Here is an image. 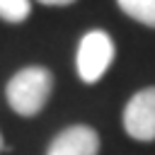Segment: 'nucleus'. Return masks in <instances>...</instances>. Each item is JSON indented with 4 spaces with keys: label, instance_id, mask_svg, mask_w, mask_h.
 Listing matches in <instances>:
<instances>
[{
    "label": "nucleus",
    "instance_id": "nucleus-5",
    "mask_svg": "<svg viewBox=\"0 0 155 155\" xmlns=\"http://www.w3.org/2000/svg\"><path fill=\"white\" fill-rule=\"evenodd\" d=\"M116 2L121 12H126L131 19L155 29V0H116Z\"/></svg>",
    "mask_w": 155,
    "mask_h": 155
},
{
    "label": "nucleus",
    "instance_id": "nucleus-1",
    "mask_svg": "<svg viewBox=\"0 0 155 155\" xmlns=\"http://www.w3.org/2000/svg\"><path fill=\"white\" fill-rule=\"evenodd\" d=\"M51 90H53L51 70L44 65H27L10 78L5 87V97L7 104L19 116H36L48 102Z\"/></svg>",
    "mask_w": 155,
    "mask_h": 155
},
{
    "label": "nucleus",
    "instance_id": "nucleus-7",
    "mask_svg": "<svg viewBox=\"0 0 155 155\" xmlns=\"http://www.w3.org/2000/svg\"><path fill=\"white\" fill-rule=\"evenodd\" d=\"M39 2H44V5H73L75 0H39Z\"/></svg>",
    "mask_w": 155,
    "mask_h": 155
},
{
    "label": "nucleus",
    "instance_id": "nucleus-2",
    "mask_svg": "<svg viewBox=\"0 0 155 155\" xmlns=\"http://www.w3.org/2000/svg\"><path fill=\"white\" fill-rule=\"evenodd\" d=\"M111 61H114V41L107 31L92 29L80 39L75 65H78V75L82 82H87V85L97 82L109 70Z\"/></svg>",
    "mask_w": 155,
    "mask_h": 155
},
{
    "label": "nucleus",
    "instance_id": "nucleus-6",
    "mask_svg": "<svg viewBox=\"0 0 155 155\" xmlns=\"http://www.w3.org/2000/svg\"><path fill=\"white\" fill-rule=\"evenodd\" d=\"M31 15V2L29 0H0V19L10 24H19Z\"/></svg>",
    "mask_w": 155,
    "mask_h": 155
},
{
    "label": "nucleus",
    "instance_id": "nucleus-8",
    "mask_svg": "<svg viewBox=\"0 0 155 155\" xmlns=\"http://www.w3.org/2000/svg\"><path fill=\"white\" fill-rule=\"evenodd\" d=\"M5 150V140H2V133H0V153Z\"/></svg>",
    "mask_w": 155,
    "mask_h": 155
},
{
    "label": "nucleus",
    "instance_id": "nucleus-3",
    "mask_svg": "<svg viewBox=\"0 0 155 155\" xmlns=\"http://www.w3.org/2000/svg\"><path fill=\"white\" fill-rule=\"evenodd\" d=\"M124 131L140 143L155 140V87L136 92L124 109Z\"/></svg>",
    "mask_w": 155,
    "mask_h": 155
},
{
    "label": "nucleus",
    "instance_id": "nucleus-4",
    "mask_svg": "<svg viewBox=\"0 0 155 155\" xmlns=\"http://www.w3.org/2000/svg\"><path fill=\"white\" fill-rule=\"evenodd\" d=\"M97 153H99V136L94 128L85 124H75L61 131L46 150V155H97Z\"/></svg>",
    "mask_w": 155,
    "mask_h": 155
}]
</instances>
